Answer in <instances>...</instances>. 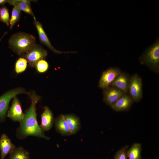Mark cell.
I'll use <instances>...</instances> for the list:
<instances>
[{
    "instance_id": "6da1fadb",
    "label": "cell",
    "mask_w": 159,
    "mask_h": 159,
    "mask_svg": "<svg viewBox=\"0 0 159 159\" xmlns=\"http://www.w3.org/2000/svg\"><path fill=\"white\" fill-rule=\"evenodd\" d=\"M29 96L31 99V104L26 110L24 118L16 130V136L19 139L34 136L49 140L50 138L45 135L37 121L36 106L41 97L35 91L29 92Z\"/></svg>"
},
{
    "instance_id": "7a4b0ae2",
    "label": "cell",
    "mask_w": 159,
    "mask_h": 159,
    "mask_svg": "<svg viewBox=\"0 0 159 159\" xmlns=\"http://www.w3.org/2000/svg\"><path fill=\"white\" fill-rule=\"evenodd\" d=\"M36 39L32 34L20 32L11 35L8 40L9 48L21 57L35 45Z\"/></svg>"
},
{
    "instance_id": "3957f363",
    "label": "cell",
    "mask_w": 159,
    "mask_h": 159,
    "mask_svg": "<svg viewBox=\"0 0 159 159\" xmlns=\"http://www.w3.org/2000/svg\"><path fill=\"white\" fill-rule=\"evenodd\" d=\"M140 63L146 65L151 70L159 72V39L158 37L151 46L148 47L139 58Z\"/></svg>"
},
{
    "instance_id": "277c9868",
    "label": "cell",
    "mask_w": 159,
    "mask_h": 159,
    "mask_svg": "<svg viewBox=\"0 0 159 159\" xmlns=\"http://www.w3.org/2000/svg\"><path fill=\"white\" fill-rule=\"evenodd\" d=\"M25 94L29 95V92L21 87H18L6 92L0 96V122L5 120L9 102L12 99L17 95Z\"/></svg>"
},
{
    "instance_id": "5b68a950",
    "label": "cell",
    "mask_w": 159,
    "mask_h": 159,
    "mask_svg": "<svg viewBox=\"0 0 159 159\" xmlns=\"http://www.w3.org/2000/svg\"><path fill=\"white\" fill-rule=\"evenodd\" d=\"M47 55L46 50L40 45L36 44L29 51L21 57L26 59L30 67H34L38 61L44 59Z\"/></svg>"
},
{
    "instance_id": "8992f818",
    "label": "cell",
    "mask_w": 159,
    "mask_h": 159,
    "mask_svg": "<svg viewBox=\"0 0 159 159\" xmlns=\"http://www.w3.org/2000/svg\"><path fill=\"white\" fill-rule=\"evenodd\" d=\"M130 97L133 101H139L143 96L142 82L141 78L137 74L130 79L128 87Z\"/></svg>"
},
{
    "instance_id": "52a82bcc",
    "label": "cell",
    "mask_w": 159,
    "mask_h": 159,
    "mask_svg": "<svg viewBox=\"0 0 159 159\" xmlns=\"http://www.w3.org/2000/svg\"><path fill=\"white\" fill-rule=\"evenodd\" d=\"M121 71L118 67H110L102 73L98 84L99 87L105 89L109 87Z\"/></svg>"
},
{
    "instance_id": "ba28073f",
    "label": "cell",
    "mask_w": 159,
    "mask_h": 159,
    "mask_svg": "<svg viewBox=\"0 0 159 159\" xmlns=\"http://www.w3.org/2000/svg\"><path fill=\"white\" fill-rule=\"evenodd\" d=\"M11 106L8 112L7 116L14 122L20 123L23 120L25 113L22 111L20 101L16 96L13 98Z\"/></svg>"
},
{
    "instance_id": "9c48e42d",
    "label": "cell",
    "mask_w": 159,
    "mask_h": 159,
    "mask_svg": "<svg viewBox=\"0 0 159 159\" xmlns=\"http://www.w3.org/2000/svg\"><path fill=\"white\" fill-rule=\"evenodd\" d=\"M34 23L37 30L39 39L41 43L46 46L49 49L55 53L61 54L75 52H62L56 49L52 45L42 26V24L36 19L34 16H33Z\"/></svg>"
},
{
    "instance_id": "30bf717a",
    "label": "cell",
    "mask_w": 159,
    "mask_h": 159,
    "mask_svg": "<svg viewBox=\"0 0 159 159\" xmlns=\"http://www.w3.org/2000/svg\"><path fill=\"white\" fill-rule=\"evenodd\" d=\"M126 93L117 87L111 86L105 89L103 101L107 105L111 106Z\"/></svg>"
},
{
    "instance_id": "8fae6325",
    "label": "cell",
    "mask_w": 159,
    "mask_h": 159,
    "mask_svg": "<svg viewBox=\"0 0 159 159\" xmlns=\"http://www.w3.org/2000/svg\"><path fill=\"white\" fill-rule=\"evenodd\" d=\"M41 117L40 128L43 132L49 131L52 127L54 120L52 112L48 106L44 107V111L41 115Z\"/></svg>"
},
{
    "instance_id": "7c38bea8",
    "label": "cell",
    "mask_w": 159,
    "mask_h": 159,
    "mask_svg": "<svg viewBox=\"0 0 159 159\" xmlns=\"http://www.w3.org/2000/svg\"><path fill=\"white\" fill-rule=\"evenodd\" d=\"M133 101L130 96L126 94L110 106L112 110L117 112L127 111L130 109Z\"/></svg>"
},
{
    "instance_id": "4fadbf2b",
    "label": "cell",
    "mask_w": 159,
    "mask_h": 159,
    "mask_svg": "<svg viewBox=\"0 0 159 159\" xmlns=\"http://www.w3.org/2000/svg\"><path fill=\"white\" fill-rule=\"evenodd\" d=\"M16 148L11 139L5 134H3L0 138V152L1 159H4L7 155Z\"/></svg>"
},
{
    "instance_id": "5bb4252c",
    "label": "cell",
    "mask_w": 159,
    "mask_h": 159,
    "mask_svg": "<svg viewBox=\"0 0 159 159\" xmlns=\"http://www.w3.org/2000/svg\"><path fill=\"white\" fill-rule=\"evenodd\" d=\"M130 79L125 72H121L115 78L111 85L123 91L125 93L128 91Z\"/></svg>"
},
{
    "instance_id": "9a60e30c",
    "label": "cell",
    "mask_w": 159,
    "mask_h": 159,
    "mask_svg": "<svg viewBox=\"0 0 159 159\" xmlns=\"http://www.w3.org/2000/svg\"><path fill=\"white\" fill-rule=\"evenodd\" d=\"M54 123L56 130L62 135L68 136L72 134L64 115L59 116L54 120Z\"/></svg>"
},
{
    "instance_id": "2e32d148",
    "label": "cell",
    "mask_w": 159,
    "mask_h": 159,
    "mask_svg": "<svg viewBox=\"0 0 159 159\" xmlns=\"http://www.w3.org/2000/svg\"><path fill=\"white\" fill-rule=\"evenodd\" d=\"M32 0H8L9 4L19 9L21 11L34 16L33 12L31 6L30 2Z\"/></svg>"
},
{
    "instance_id": "e0dca14e",
    "label": "cell",
    "mask_w": 159,
    "mask_h": 159,
    "mask_svg": "<svg viewBox=\"0 0 159 159\" xmlns=\"http://www.w3.org/2000/svg\"><path fill=\"white\" fill-rule=\"evenodd\" d=\"M64 116L72 134L77 132L80 127V122L78 117L72 114H67Z\"/></svg>"
},
{
    "instance_id": "ac0fdd59",
    "label": "cell",
    "mask_w": 159,
    "mask_h": 159,
    "mask_svg": "<svg viewBox=\"0 0 159 159\" xmlns=\"http://www.w3.org/2000/svg\"><path fill=\"white\" fill-rule=\"evenodd\" d=\"M9 154V159H30L28 151L21 146L16 147Z\"/></svg>"
},
{
    "instance_id": "d6986e66",
    "label": "cell",
    "mask_w": 159,
    "mask_h": 159,
    "mask_svg": "<svg viewBox=\"0 0 159 159\" xmlns=\"http://www.w3.org/2000/svg\"><path fill=\"white\" fill-rule=\"evenodd\" d=\"M142 147L140 144L135 143L127 151L129 159H141Z\"/></svg>"
},
{
    "instance_id": "ffe728a7",
    "label": "cell",
    "mask_w": 159,
    "mask_h": 159,
    "mask_svg": "<svg viewBox=\"0 0 159 159\" xmlns=\"http://www.w3.org/2000/svg\"><path fill=\"white\" fill-rule=\"evenodd\" d=\"M27 61L24 58H19L16 61L14 69L17 74L24 72L26 69L27 66Z\"/></svg>"
},
{
    "instance_id": "44dd1931",
    "label": "cell",
    "mask_w": 159,
    "mask_h": 159,
    "mask_svg": "<svg viewBox=\"0 0 159 159\" xmlns=\"http://www.w3.org/2000/svg\"><path fill=\"white\" fill-rule=\"evenodd\" d=\"M21 11L18 8L14 7L11 12V19L10 21V29H12L14 25L19 21L20 18Z\"/></svg>"
},
{
    "instance_id": "7402d4cb",
    "label": "cell",
    "mask_w": 159,
    "mask_h": 159,
    "mask_svg": "<svg viewBox=\"0 0 159 159\" xmlns=\"http://www.w3.org/2000/svg\"><path fill=\"white\" fill-rule=\"evenodd\" d=\"M0 20L7 26L10 25V19L8 9L4 5L0 8Z\"/></svg>"
},
{
    "instance_id": "603a6c76",
    "label": "cell",
    "mask_w": 159,
    "mask_h": 159,
    "mask_svg": "<svg viewBox=\"0 0 159 159\" xmlns=\"http://www.w3.org/2000/svg\"><path fill=\"white\" fill-rule=\"evenodd\" d=\"M37 72L42 73L46 72L49 68L48 62L44 59L38 61L36 64L35 67Z\"/></svg>"
},
{
    "instance_id": "cb8c5ba5",
    "label": "cell",
    "mask_w": 159,
    "mask_h": 159,
    "mask_svg": "<svg viewBox=\"0 0 159 159\" xmlns=\"http://www.w3.org/2000/svg\"><path fill=\"white\" fill-rule=\"evenodd\" d=\"M127 146H125L118 151L114 156V159H127Z\"/></svg>"
},
{
    "instance_id": "d4e9b609",
    "label": "cell",
    "mask_w": 159,
    "mask_h": 159,
    "mask_svg": "<svg viewBox=\"0 0 159 159\" xmlns=\"http://www.w3.org/2000/svg\"><path fill=\"white\" fill-rule=\"evenodd\" d=\"M8 2V0H0V5L3 6Z\"/></svg>"
},
{
    "instance_id": "484cf974",
    "label": "cell",
    "mask_w": 159,
    "mask_h": 159,
    "mask_svg": "<svg viewBox=\"0 0 159 159\" xmlns=\"http://www.w3.org/2000/svg\"><path fill=\"white\" fill-rule=\"evenodd\" d=\"M8 32H5L4 33V34H3V35L2 37L0 39V42L1 41L2 39L4 37V36L5 35L8 33Z\"/></svg>"
}]
</instances>
